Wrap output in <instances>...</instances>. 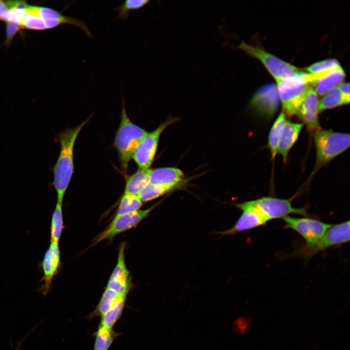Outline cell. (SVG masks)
Wrapping results in <instances>:
<instances>
[{
  "label": "cell",
  "instance_id": "29",
  "mask_svg": "<svg viewBox=\"0 0 350 350\" xmlns=\"http://www.w3.org/2000/svg\"><path fill=\"white\" fill-rule=\"evenodd\" d=\"M147 0H126L116 8L118 17L122 20H126L131 10L139 9L146 5Z\"/></svg>",
  "mask_w": 350,
  "mask_h": 350
},
{
  "label": "cell",
  "instance_id": "33",
  "mask_svg": "<svg viewBox=\"0 0 350 350\" xmlns=\"http://www.w3.org/2000/svg\"><path fill=\"white\" fill-rule=\"evenodd\" d=\"M345 100L348 103L350 102V84L347 82H342L338 86Z\"/></svg>",
  "mask_w": 350,
  "mask_h": 350
},
{
  "label": "cell",
  "instance_id": "2",
  "mask_svg": "<svg viewBox=\"0 0 350 350\" xmlns=\"http://www.w3.org/2000/svg\"><path fill=\"white\" fill-rule=\"evenodd\" d=\"M122 103L120 124L114 146L117 151L122 168L126 171L136 149L148 132L131 121L126 112L124 100Z\"/></svg>",
  "mask_w": 350,
  "mask_h": 350
},
{
  "label": "cell",
  "instance_id": "5",
  "mask_svg": "<svg viewBox=\"0 0 350 350\" xmlns=\"http://www.w3.org/2000/svg\"><path fill=\"white\" fill-rule=\"evenodd\" d=\"M292 199H289L263 197L241 203L261 216L267 222L278 218H283L291 214L308 216L305 208H297L292 205Z\"/></svg>",
  "mask_w": 350,
  "mask_h": 350
},
{
  "label": "cell",
  "instance_id": "30",
  "mask_svg": "<svg viewBox=\"0 0 350 350\" xmlns=\"http://www.w3.org/2000/svg\"><path fill=\"white\" fill-rule=\"evenodd\" d=\"M339 62L334 58L325 59L316 63L305 68L306 71L310 74L333 70L340 67Z\"/></svg>",
  "mask_w": 350,
  "mask_h": 350
},
{
  "label": "cell",
  "instance_id": "12",
  "mask_svg": "<svg viewBox=\"0 0 350 350\" xmlns=\"http://www.w3.org/2000/svg\"><path fill=\"white\" fill-rule=\"evenodd\" d=\"M306 79L317 94L323 96L342 83L345 72L341 67L336 69L314 74L306 73Z\"/></svg>",
  "mask_w": 350,
  "mask_h": 350
},
{
  "label": "cell",
  "instance_id": "1",
  "mask_svg": "<svg viewBox=\"0 0 350 350\" xmlns=\"http://www.w3.org/2000/svg\"><path fill=\"white\" fill-rule=\"evenodd\" d=\"M89 120L88 118L77 126L67 129L59 134L60 151L54 166L53 184L57 192V201L60 203L63 202L74 172L73 150L75 141L80 132Z\"/></svg>",
  "mask_w": 350,
  "mask_h": 350
},
{
  "label": "cell",
  "instance_id": "3",
  "mask_svg": "<svg viewBox=\"0 0 350 350\" xmlns=\"http://www.w3.org/2000/svg\"><path fill=\"white\" fill-rule=\"evenodd\" d=\"M316 161L313 174L350 147V135L321 128L314 133Z\"/></svg>",
  "mask_w": 350,
  "mask_h": 350
},
{
  "label": "cell",
  "instance_id": "8",
  "mask_svg": "<svg viewBox=\"0 0 350 350\" xmlns=\"http://www.w3.org/2000/svg\"><path fill=\"white\" fill-rule=\"evenodd\" d=\"M282 219L285 228L298 233L305 240L306 245L315 242L332 225L308 217L297 218L287 216Z\"/></svg>",
  "mask_w": 350,
  "mask_h": 350
},
{
  "label": "cell",
  "instance_id": "28",
  "mask_svg": "<svg viewBox=\"0 0 350 350\" xmlns=\"http://www.w3.org/2000/svg\"><path fill=\"white\" fill-rule=\"evenodd\" d=\"M170 191L169 188L149 182L138 196L142 202H146L157 198Z\"/></svg>",
  "mask_w": 350,
  "mask_h": 350
},
{
  "label": "cell",
  "instance_id": "26",
  "mask_svg": "<svg viewBox=\"0 0 350 350\" xmlns=\"http://www.w3.org/2000/svg\"><path fill=\"white\" fill-rule=\"evenodd\" d=\"M142 203L138 195L123 193L115 217L139 210Z\"/></svg>",
  "mask_w": 350,
  "mask_h": 350
},
{
  "label": "cell",
  "instance_id": "11",
  "mask_svg": "<svg viewBox=\"0 0 350 350\" xmlns=\"http://www.w3.org/2000/svg\"><path fill=\"white\" fill-rule=\"evenodd\" d=\"M280 100L277 85L271 83L257 91L250 101V106L258 114L270 118L277 111Z\"/></svg>",
  "mask_w": 350,
  "mask_h": 350
},
{
  "label": "cell",
  "instance_id": "4",
  "mask_svg": "<svg viewBox=\"0 0 350 350\" xmlns=\"http://www.w3.org/2000/svg\"><path fill=\"white\" fill-rule=\"evenodd\" d=\"M300 74L277 81V87L283 113L292 117L297 114L311 87L306 76Z\"/></svg>",
  "mask_w": 350,
  "mask_h": 350
},
{
  "label": "cell",
  "instance_id": "7",
  "mask_svg": "<svg viewBox=\"0 0 350 350\" xmlns=\"http://www.w3.org/2000/svg\"><path fill=\"white\" fill-rule=\"evenodd\" d=\"M350 241L349 220L332 225L324 235L312 244L306 245L299 248L296 255L310 258L330 247Z\"/></svg>",
  "mask_w": 350,
  "mask_h": 350
},
{
  "label": "cell",
  "instance_id": "23",
  "mask_svg": "<svg viewBox=\"0 0 350 350\" xmlns=\"http://www.w3.org/2000/svg\"><path fill=\"white\" fill-rule=\"evenodd\" d=\"M20 26L21 28L31 30L47 29L43 19L39 15V7L36 6H28Z\"/></svg>",
  "mask_w": 350,
  "mask_h": 350
},
{
  "label": "cell",
  "instance_id": "20",
  "mask_svg": "<svg viewBox=\"0 0 350 350\" xmlns=\"http://www.w3.org/2000/svg\"><path fill=\"white\" fill-rule=\"evenodd\" d=\"M122 298H126L106 287L97 306L88 318L91 319L96 316L102 317L112 309Z\"/></svg>",
  "mask_w": 350,
  "mask_h": 350
},
{
  "label": "cell",
  "instance_id": "16",
  "mask_svg": "<svg viewBox=\"0 0 350 350\" xmlns=\"http://www.w3.org/2000/svg\"><path fill=\"white\" fill-rule=\"evenodd\" d=\"M236 206L242 210V213L234 225L230 229L220 232L222 235H232L265 225L267 222L252 210L239 204Z\"/></svg>",
  "mask_w": 350,
  "mask_h": 350
},
{
  "label": "cell",
  "instance_id": "13",
  "mask_svg": "<svg viewBox=\"0 0 350 350\" xmlns=\"http://www.w3.org/2000/svg\"><path fill=\"white\" fill-rule=\"evenodd\" d=\"M107 287L125 298L131 287L129 273L125 263L124 245L119 249L117 263L109 279Z\"/></svg>",
  "mask_w": 350,
  "mask_h": 350
},
{
  "label": "cell",
  "instance_id": "15",
  "mask_svg": "<svg viewBox=\"0 0 350 350\" xmlns=\"http://www.w3.org/2000/svg\"><path fill=\"white\" fill-rule=\"evenodd\" d=\"M60 261V252L58 244L51 243L46 251L42 262L43 284L40 289L43 295L49 292L53 278L57 273Z\"/></svg>",
  "mask_w": 350,
  "mask_h": 350
},
{
  "label": "cell",
  "instance_id": "19",
  "mask_svg": "<svg viewBox=\"0 0 350 350\" xmlns=\"http://www.w3.org/2000/svg\"><path fill=\"white\" fill-rule=\"evenodd\" d=\"M151 169H139L133 175L128 176L124 194L138 195L143 188L150 182Z\"/></svg>",
  "mask_w": 350,
  "mask_h": 350
},
{
  "label": "cell",
  "instance_id": "31",
  "mask_svg": "<svg viewBox=\"0 0 350 350\" xmlns=\"http://www.w3.org/2000/svg\"><path fill=\"white\" fill-rule=\"evenodd\" d=\"M250 325L249 319L245 317L237 318L233 324L234 330L239 334H244L248 330Z\"/></svg>",
  "mask_w": 350,
  "mask_h": 350
},
{
  "label": "cell",
  "instance_id": "34",
  "mask_svg": "<svg viewBox=\"0 0 350 350\" xmlns=\"http://www.w3.org/2000/svg\"><path fill=\"white\" fill-rule=\"evenodd\" d=\"M9 9L6 3L0 0V19L8 21Z\"/></svg>",
  "mask_w": 350,
  "mask_h": 350
},
{
  "label": "cell",
  "instance_id": "21",
  "mask_svg": "<svg viewBox=\"0 0 350 350\" xmlns=\"http://www.w3.org/2000/svg\"><path fill=\"white\" fill-rule=\"evenodd\" d=\"M286 121L285 115L281 112L274 122L268 135V146L272 159L278 153V148L284 124Z\"/></svg>",
  "mask_w": 350,
  "mask_h": 350
},
{
  "label": "cell",
  "instance_id": "22",
  "mask_svg": "<svg viewBox=\"0 0 350 350\" xmlns=\"http://www.w3.org/2000/svg\"><path fill=\"white\" fill-rule=\"evenodd\" d=\"M120 333L115 332L112 329H109L99 325L95 336L94 350H108L114 340Z\"/></svg>",
  "mask_w": 350,
  "mask_h": 350
},
{
  "label": "cell",
  "instance_id": "27",
  "mask_svg": "<svg viewBox=\"0 0 350 350\" xmlns=\"http://www.w3.org/2000/svg\"><path fill=\"white\" fill-rule=\"evenodd\" d=\"M125 299L121 298L112 309L102 316L99 325L112 329L121 316L124 308Z\"/></svg>",
  "mask_w": 350,
  "mask_h": 350
},
{
  "label": "cell",
  "instance_id": "14",
  "mask_svg": "<svg viewBox=\"0 0 350 350\" xmlns=\"http://www.w3.org/2000/svg\"><path fill=\"white\" fill-rule=\"evenodd\" d=\"M318 102L317 94L310 87L296 114L306 124L308 130L313 133L320 128L318 116Z\"/></svg>",
  "mask_w": 350,
  "mask_h": 350
},
{
  "label": "cell",
  "instance_id": "24",
  "mask_svg": "<svg viewBox=\"0 0 350 350\" xmlns=\"http://www.w3.org/2000/svg\"><path fill=\"white\" fill-rule=\"evenodd\" d=\"M348 104L338 87L333 88L319 102L318 109L319 112L331 109L341 105Z\"/></svg>",
  "mask_w": 350,
  "mask_h": 350
},
{
  "label": "cell",
  "instance_id": "10",
  "mask_svg": "<svg viewBox=\"0 0 350 350\" xmlns=\"http://www.w3.org/2000/svg\"><path fill=\"white\" fill-rule=\"evenodd\" d=\"M159 203V202L145 210H139L114 217L107 228L95 238L93 245H96L104 240L112 238L116 235L135 227L147 216Z\"/></svg>",
  "mask_w": 350,
  "mask_h": 350
},
{
  "label": "cell",
  "instance_id": "17",
  "mask_svg": "<svg viewBox=\"0 0 350 350\" xmlns=\"http://www.w3.org/2000/svg\"><path fill=\"white\" fill-rule=\"evenodd\" d=\"M183 177V172L177 168H159L151 170L149 182L172 190L179 185Z\"/></svg>",
  "mask_w": 350,
  "mask_h": 350
},
{
  "label": "cell",
  "instance_id": "32",
  "mask_svg": "<svg viewBox=\"0 0 350 350\" xmlns=\"http://www.w3.org/2000/svg\"><path fill=\"white\" fill-rule=\"evenodd\" d=\"M20 26L18 24L8 21L7 24V41L9 42L11 40L15 34L20 28Z\"/></svg>",
  "mask_w": 350,
  "mask_h": 350
},
{
  "label": "cell",
  "instance_id": "6",
  "mask_svg": "<svg viewBox=\"0 0 350 350\" xmlns=\"http://www.w3.org/2000/svg\"><path fill=\"white\" fill-rule=\"evenodd\" d=\"M239 48L249 55L259 59L276 81L300 74L303 71L298 68L279 58L262 48L242 42Z\"/></svg>",
  "mask_w": 350,
  "mask_h": 350
},
{
  "label": "cell",
  "instance_id": "18",
  "mask_svg": "<svg viewBox=\"0 0 350 350\" xmlns=\"http://www.w3.org/2000/svg\"><path fill=\"white\" fill-rule=\"evenodd\" d=\"M303 125V123H295L286 121L283 127L278 148V153L281 155L284 161L286 160L290 149L297 140Z\"/></svg>",
  "mask_w": 350,
  "mask_h": 350
},
{
  "label": "cell",
  "instance_id": "25",
  "mask_svg": "<svg viewBox=\"0 0 350 350\" xmlns=\"http://www.w3.org/2000/svg\"><path fill=\"white\" fill-rule=\"evenodd\" d=\"M62 203L57 201L51 224V243L58 244L63 229Z\"/></svg>",
  "mask_w": 350,
  "mask_h": 350
},
{
  "label": "cell",
  "instance_id": "9",
  "mask_svg": "<svg viewBox=\"0 0 350 350\" xmlns=\"http://www.w3.org/2000/svg\"><path fill=\"white\" fill-rule=\"evenodd\" d=\"M174 121L175 120L172 119L166 120L154 131L148 133L141 140L132 158L139 169L149 168L154 160L161 133Z\"/></svg>",
  "mask_w": 350,
  "mask_h": 350
}]
</instances>
